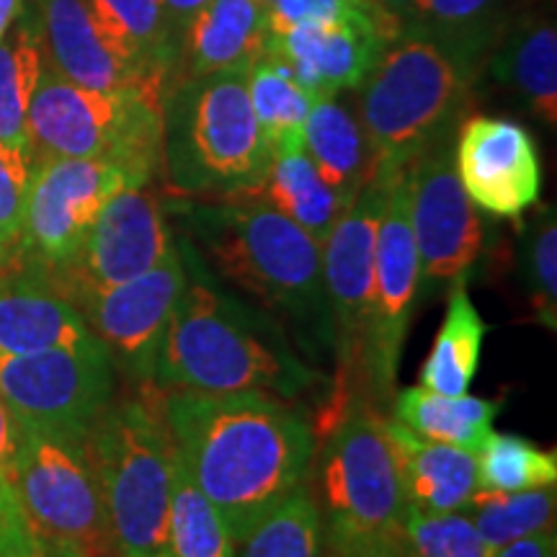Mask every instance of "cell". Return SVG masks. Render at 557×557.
Wrapping results in <instances>:
<instances>
[{
  "instance_id": "38",
  "label": "cell",
  "mask_w": 557,
  "mask_h": 557,
  "mask_svg": "<svg viewBox=\"0 0 557 557\" xmlns=\"http://www.w3.org/2000/svg\"><path fill=\"white\" fill-rule=\"evenodd\" d=\"M32 150L0 143V274L18 271Z\"/></svg>"
},
{
  "instance_id": "21",
  "label": "cell",
  "mask_w": 557,
  "mask_h": 557,
  "mask_svg": "<svg viewBox=\"0 0 557 557\" xmlns=\"http://www.w3.org/2000/svg\"><path fill=\"white\" fill-rule=\"evenodd\" d=\"M267 11L253 0H209L181 34L171 81L248 70L267 50Z\"/></svg>"
},
{
  "instance_id": "35",
  "label": "cell",
  "mask_w": 557,
  "mask_h": 557,
  "mask_svg": "<svg viewBox=\"0 0 557 557\" xmlns=\"http://www.w3.org/2000/svg\"><path fill=\"white\" fill-rule=\"evenodd\" d=\"M478 459V491L519 493L557 485L555 449H542L532 438L491 431Z\"/></svg>"
},
{
  "instance_id": "19",
  "label": "cell",
  "mask_w": 557,
  "mask_h": 557,
  "mask_svg": "<svg viewBox=\"0 0 557 557\" xmlns=\"http://www.w3.org/2000/svg\"><path fill=\"white\" fill-rule=\"evenodd\" d=\"M32 13L45 65L65 81L94 90L143 88L158 94L111 50L88 0H34Z\"/></svg>"
},
{
  "instance_id": "40",
  "label": "cell",
  "mask_w": 557,
  "mask_h": 557,
  "mask_svg": "<svg viewBox=\"0 0 557 557\" xmlns=\"http://www.w3.org/2000/svg\"><path fill=\"white\" fill-rule=\"evenodd\" d=\"M361 5V0H274L267 9V26L269 34H284L299 26L346 18Z\"/></svg>"
},
{
  "instance_id": "44",
  "label": "cell",
  "mask_w": 557,
  "mask_h": 557,
  "mask_svg": "<svg viewBox=\"0 0 557 557\" xmlns=\"http://www.w3.org/2000/svg\"><path fill=\"white\" fill-rule=\"evenodd\" d=\"M207 3L209 0H163V9H165V13H169V18H171L173 29H176V34H178V39H181V34H184L186 26H189L194 13H197L201 5H207Z\"/></svg>"
},
{
  "instance_id": "47",
  "label": "cell",
  "mask_w": 557,
  "mask_h": 557,
  "mask_svg": "<svg viewBox=\"0 0 557 557\" xmlns=\"http://www.w3.org/2000/svg\"><path fill=\"white\" fill-rule=\"evenodd\" d=\"M253 3H256V5H261V9H263V11H267V9H269V5H271V3H274V0H253Z\"/></svg>"
},
{
  "instance_id": "34",
  "label": "cell",
  "mask_w": 557,
  "mask_h": 557,
  "mask_svg": "<svg viewBox=\"0 0 557 557\" xmlns=\"http://www.w3.org/2000/svg\"><path fill=\"white\" fill-rule=\"evenodd\" d=\"M555 508L557 493L555 485H549L519 493L475 491V496L462 511L472 519L485 545L498 549L555 529Z\"/></svg>"
},
{
  "instance_id": "30",
  "label": "cell",
  "mask_w": 557,
  "mask_h": 557,
  "mask_svg": "<svg viewBox=\"0 0 557 557\" xmlns=\"http://www.w3.org/2000/svg\"><path fill=\"white\" fill-rule=\"evenodd\" d=\"M41 67L45 54L37 21L32 11H24L0 39V143L29 150L26 120Z\"/></svg>"
},
{
  "instance_id": "9",
  "label": "cell",
  "mask_w": 557,
  "mask_h": 557,
  "mask_svg": "<svg viewBox=\"0 0 557 557\" xmlns=\"http://www.w3.org/2000/svg\"><path fill=\"white\" fill-rule=\"evenodd\" d=\"M16 426V496L32 532L78 557L114 553L88 436Z\"/></svg>"
},
{
  "instance_id": "16",
  "label": "cell",
  "mask_w": 557,
  "mask_h": 557,
  "mask_svg": "<svg viewBox=\"0 0 557 557\" xmlns=\"http://www.w3.org/2000/svg\"><path fill=\"white\" fill-rule=\"evenodd\" d=\"M410 227L421 278L451 284L470 276L483 253L485 230L478 207L455 171V132L431 145L408 165Z\"/></svg>"
},
{
  "instance_id": "27",
  "label": "cell",
  "mask_w": 557,
  "mask_h": 557,
  "mask_svg": "<svg viewBox=\"0 0 557 557\" xmlns=\"http://www.w3.org/2000/svg\"><path fill=\"white\" fill-rule=\"evenodd\" d=\"M256 197L297 222L318 243L325 240V235L354 201L333 189L305 148L271 158L269 173Z\"/></svg>"
},
{
  "instance_id": "13",
  "label": "cell",
  "mask_w": 557,
  "mask_h": 557,
  "mask_svg": "<svg viewBox=\"0 0 557 557\" xmlns=\"http://www.w3.org/2000/svg\"><path fill=\"white\" fill-rule=\"evenodd\" d=\"M400 173H389V176L377 173L357 194L351 207L341 214L331 233L325 235V240L320 243L325 299H329L333 325V348H336L338 377L344 385V398L333 403V408L344 406L348 400V382H361V357H364L369 302H372L377 233L382 214H385L389 186Z\"/></svg>"
},
{
  "instance_id": "37",
  "label": "cell",
  "mask_w": 557,
  "mask_h": 557,
  "mask_svg": "<svg viewBox=\"0 0 557 557\" xmlns=\"http://www.w3.org/2000/svg\"><path fill=\"white\" fill-rule=\"evenodd\" d=\"M406 557H491L472 519L465 511L421 513L408 508L403 524Z\"/></svg>"
},
{
  "instance_id": "41",
  "label": "cell",
  "mask_w": 557,
  "mask_h": 557,
  "mask_svg": "<svg viewBox=\"0 0 557 557\" xmlns=\"http://www.w3.org/2000/svg\"><path fill=\"white\" fill-rule=\"evenodd\" d=\"M0 557H78V555L47 545L45 540H39L37 534L32 532V529H24V532L3 534V537H0Z\"/></svg>"
},
{
  "instance_id": "29",
  "label": "cell",
  "mask_w": 557,
  "mask_h": 557,
  "mask_svg": "<svg viewBox=\"0 0 557 557\" xmlns=\"http://www.w3.org/2000/svg\"><path fill=\"white\" fill-rule=\"evenodd\" d=\"M248 96L271 158L302 148V132L315 99L282 60L261 54L248 67Z\"/></svg>"
},
{
  "instance_id": "42",
  "label": "cell",
  "mask_w": 557,
  "mask_h": 557,
  "mask_svg": "<svg viewBox=\"0 0 557 557\" xmlns=\"http://www.w3.org/2000/svg\"><path fill=\"white\" fill-rule=\"evenodd\" d=\"M491 557H557L555 529H547V532L532 534V537L517 540L511 545L493 549Z\"/></svg>"
},
{
  "instance_id": "2",
  "label": "cell",
  "mask_w": 557,
  "mask_h": 557,
  "mask_svg": "<svg viewBox=\"0 0 557 557\" xmlns=\"http://www.w3.org/2000/svg\"><path fill=\"white\" fill-rule=\"evenodd\" d=\"M214 271L302 333L308 348L333 346L320 243L256 194L184 199L165 207Z\"/></svg>"
},
{
  "instance_id": "3",
  "label": "cell",
  "mask_w": 557,
  "mask_h": 557,
  "mask_svg": "<svg viewBox=\"0 0 557 557\" xmlns=\"http://www.w3.org/2000/svg\"><path fill=\"white\" fill-rule=\"evenodd\" d=\"M186 267V287L173 310L156 364L158 389L199 393H269L297 400L323 374L297 357L278 323L218 289Z\"/></svg>"
},
{
  "instance_id": "1",
  "label": "cell",
  "mask_w": 557,
  "mask_h": 557,
  "mask_svg": "<svg viewBox=\"0 0 557 557\" xmlns=\"http://www.w3.org/2000/svg\"><path fill=\"white\" fill-rule=\"evenodd\" d=\"M163 413L181 462L235 542L308 480L315 429L295 400L165 389Z\"/></svg>"
},
{
  "instance_id": "28",
  "label": "cell",
  "mask_w": 557,
  "mask_h": 557,
  "mask_svg": "<svg viewBox=\"0 0 557 557\" xmlns=\"http://www.w3.org/2000/svg\"><path fill=\"white\" fill-rule=\"evenodd\" d=\"M487 325L472 302L468 276L451 282L447 315L421 367V385L442 395H468L478 377Z\"/></svg>"
},
{
  "instance_id": "22",
  "label": "cell",
  "mask_w": 557,
  "mask_h": 557,
  "mask_svg": "<svg viewBox=\"0 0 557 557\" xmlns=\"http://www.w3.org/2000/svg\"><path fill=\"white\" fill-rule=\"evenodd\" d=\"M485 67L547 127L557 124V29L542 9H524L506 26Z\"/></svg>"
},
{
  "instance_id": "18",
  "label": "cell",
  "mask_w": 557,
  "mask_h": 557,
  "mask_svg": "<svg viewBox=\"0 0 557 557\" xmlns=\"http://www.w3.org/2000/svg\"><path fill=\"white\" fill-rule=\"evenodd\" d=\"M387 39H393V32L361 5L351 16L329 24L269 34L263 54L282 60L299 86L315 101H323L359 88Z\"/></svg>"
},
{
  "instance_id": "20",
  "label": "cell",
  "mask_w": 557,
  "mask_h": 557,
  "mask_svg": "<svg viewBox=\"0 0 557 557\" xmlns=\"http://www.w3.org/2000/svg\"><path fill=\"white\" fill-rule=\"evenodd\" d=\"M94 338L78 308L45 276L0 274V357H26Z\"/></svg>"
},
{
  "instance_id": "36",
  "label": "cell",
  "mask_w": 557,
  "mask_h": 557,
  "mask_svg": "<svg viewBox=\"0 0 557 557\" xmlns=\"http://www.w3.org/2000/svg\"><path fill=\"white\" fill-rule=\"evenodd\" d=\"M521 274L534 315L545 329H557V220L555 207L540 209L529 222L521 246Z\"/></svg>"
},
{
  "instance_id": "4",
  "label": "cell",
  "mask_w": 557,
  "mask_h": 557,
  "mask_svg": "<svg viewBox=\"0 0 557 557\" xmlns=\"http://www.w3.org/2000/svg\"><path fill=\"white\" fill-rule=\"evenodd\" d=\"M487 52L434 34L398 32L361 83L359 124L374 176L406 171L423 150L457 132Z\"/></svg>"
},
{
  "instance_id": "31",
  "label": "cell",
  "mask_w": 557,
  "mask_h": 557,
  "mask_svg": "<svg viewBox=\"0 0 557 557\" xmlns=\"http://www.w3.org/2000/svg\"><path fill=\"white\" fill-rule=\"evenodd\" d=\"M527 0H416L400 21V32L434 34L491 54L500 34Z\"/></svg>"
},
{
  "instance_id": "46",
  "label": "cell",
  "mask_w": 557,
  "mask_h": 557,
  "mask_svg": "<svg viewBox=\"0 0 557 557\" xmlns=\"http://www.w3.org/2000/svg\"><path fill=\"white\" fill-rule=\"evenodd\" d=\"M26 11V0H0V39L16 24V18Z\"/></svg>"
},
{
  "instance_id": "26",
  "label": "cell",
  "mask_w": 557,
  "mask_h": 557,
  "mask_svg": "<svg viewBox=\"0 0 557 557\" xmlns=\"http://www.w3.org/2000/svg\"><path fill=\"white\" fill-rule=\"evenodd\" d=\"M302 148L323 178L348 199L374 178V160L357 116L336 99L312 103L302 132Z\"/></svg>"
},
{
  "instance_id": "24",
  "label": "cell",
  "mask_w": 557,
  "mask_h": 557,
  "mask_svg": "<svg viewBox=\"0 0 557 557\" xmlns=\"http://www.w3.org/2000/svg\"><path fill=\"white\" fill-rule=\"evenodd\" d=\"M96 24L120 58L160 96L178 60V34L163 0H88Z\"/></svg>"
},
{
  "instance_id": "39",
  "label": "cell",
  "mask_w": 557,
  "mask_h": 557,
  "mask_svg": "<svg viewBox=\"0 0 557 557\" xmlns=\"http://www.w3.org/2000/svg\"><path fill=\"white\" fill-rule=\"evenodd\" d=\"M16 418L0 395V537L32 529L16 496Z\"/></svg>"
},
{
  "instance_id": "6",
  "label": "cell",
  "mask_w": 557,
  "mask_h": 557,
  "mask_svg": "<svg viewBox=\"0 0 557 557\" xmlns=\"http://www.w3.org/2000/svg\"><path fill=\"white\" fill-rule=\"evenodd\" d=\"M111 547L120 557H165L176 444L163 389L139 385L114 398L88 434Z\"/></svg>"
},
{
  "instance_id": "5",
  "label": "cell",
  "mask_w": 557,
  "mask_h": 557,
  "mask_svg": "<svg viewBox=\"0 0 557 557\" xmlns=\"http://www.w3.org/2000/svg\"><path fill=\"white\" fill-rule=\"evenodd\" d=\"M248 70L171 81L163 94V171L184 197L261 189L271 152L248 96Z\"/></svg>"
},
{
  "instance_id": "33",
  "label": "cell",
  "mask_w": 557,
  "mask_h": 557,
  "mask_svg": "<svg viewBox=\"0 0 557 557\" xmlns=\"http://www.w3.org/2000/svg\"><path fill=\"white\" fill-rule=\"evenodd\" d=\"M165 557H235L233 532L194 483L181 457L173 470Z\"/></svg>"
},
{
  "instance_id": "14",
  "label": "cell",
  "mask_w": 557,
  "mask_h": 557,
  "mask_svg": "<svg viewBox=\"0 0 557 557\" xmlns=\"http://www.w3.org/2000/svg\"><path fill=\"white\" fill-rule=\"evenodd\" d=\"M176 246L169 212L150 184L124 186L103 205L75 259L47 282L70 302H78L145 274Z\"/></svg>"
},
{
  "instance_id": "25",
  "label": "cell",
  "mask_w": 557,
  "mask_h": 557,
  "mask_svg": "<svg viewBox=\"0 0 557 557\" xmlns=\"http://www.w3.org/2000/svg\"><path fill=\"white\" fill-rule=\"evenodd\" d=\"M504 408L500 400H485L475 395H442L416 385L395 389L393 421L429 442L480 451L493 423Z\"/></svg>"
},
{
  "instance_id": "45",
  "label": "cell",
  "mask_w": 557,
  "mask_h": 557,
  "mask_svg": "<svg viewBox=\"0 0 557 557\" xmlns=\"http://www.w3.org/2000/svg\"><path fill=\"white\" fill-rule=\"evenodd\" d=\"M333 557H406V549L398 542H385V545H367L348 549V553L333 555Z\"/></svg>"
},
{
  "instance_id": "15",
  "label": "cell",
  "mask_w": 557,
  "mask_h": 557,
  "mask_svg": "<svg viewBox=\"0 0 557 557\" xmlns=\"http://www.w3.org/2000/svg\"><path fill=\"white\" fill-rule=\"evenodd\" d=\"M184 287L186 267L176 246L145 274L81 297L73 305L86 320L88 331L107 346L116 372L135 387L156 385L160 344Z\"/></svg>"
},
{
  "instance_id": "17",
  "label": "cell",
  "mask_w": 557,
  "mask_h": 557,
  "mask_svg": "<svg viewBox=\"0 0 557 557\" xmlns=\"http://www.w3.org/2000/svg\"><path fill=\"white\" fill-rule=\"evenodd\" d=\"M455 171L472 205L521 220L540 201L542 160L532 132L504 116H470L455 132Z\"/></svg>"
},
{
  "instance_id": "43",
  "label": "cell",
  "mask_w": 557,
  "mask_h": 557,
  "mask_svg": "<svg viewBox=\"0 0 557 557\" xmlns=\"http://www.w3.org/2000/svg\"><path fill=\"white\" fill-rule=\"evenodd\" d=\"M361 3H364L395 37V34L400 32V21L406 18V13L410 11V5H413L416 0H361Z\"/></svg>"
},
{
  "instance_id": "32",
  "label": "cell",
  "mask_w": 557,
  "mask_h": 557,
  "mask_svg": "<svg viewBox=\"0 0 557 557\" xmlns=\"http://www.w3.org/2000/svg\"><path fill=\"white\" fill-rule=\"evenodd\" d=\"M323 517L305 480L235 542V557H323Z\"/></svg>"
},
{
  "instance_id": "11",
  "label": "cell",
  "mask_w": 557,
  "mask_h": 557,
  "mask_svg": "<svg viewBox=\"0 0 557 557\" xmlns=\"http://www.w3.org/2000/svg\"><path fill=\"white\" fill-rule=\"evenodd\" d=\"M116 367L99 338L26 357H0V395L26 426L88 436L116 398Z\"/></svg>"
},
{
  "instance_id": "8",
  "label": "cell",
  "mask_w": 557,
  "mask_h": 557,
  "mask_svg": "<svg viewBox=\"0 0 557 557\" xmlns=\"http://www.w3.org/2000/svg\"><path fill=\"white\" fill-rule=\"evenodd\" d=\"M329 418L320 451V517L333 555L385 542L403 545L408 500L387 418L364 395L346 400Z\"/></svg>"
},
{
  "instance_id": "10",
  "label": "cell",
  "mask_w": 557,
  "mask_h": 557,
  "mask_svg": "<svg viewBox=\"0 0 557 557\" xmlns=\"http://www.w3.org/2000/svg\"><path fill=\"white\" fill-rule=\"evenodd\" d=\"M18 271L50 278L75 259L107 201L137 186L116 163L94 158H32Z\"/></svg>"
},
{
  "instance_id": "23",
  "label": "cell",
  "mask_w": 557,
  "mask_h": 557,
  "mask_svg": "<svg viewBox=\"0 0 557 557\" xmlns=\"http://www.w3.org/2000/svg\"><path fill=\"white\" fill-rule=\"evenodd\" d=\"M387 434L398 455L408 508L421 513L462 511L478 491L475 451L429 442L387 418Z\"/></svg>"
},
{
  "instance_id": "12",
  "label": "cell",
  "mask_w": 557,
  "mask_h": 557,
  "mask_svg": "<svg viewBox=\"0 0 557 557\" xmlns=\"http://www.w3.org/2000/svg\"><path fill=\"white\" fill-rule=\"evenodd\" d=\"M421 287V263L410 227L408 169L393 181L377 233L374 284L369 302L361 385L372 403L393 400L410 320Z\"/></svg>"
},
{
  "instance_id": "7",
  "label": "cell",
  "mask_w": 557,
  "mask_h": 557,
  "mask_svg": "<svg viewBox=\"0 0 557 557\" xmlns=\"http://www.w3.org/2000/svg\"><path fill=\"white\" fill-rule=\"evenodd\" d=\"M26 132L32 158L109 160L137 186L163 171V96L150 90L83 88L45 65Z\"/></svg>"
}]
</instances>
